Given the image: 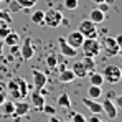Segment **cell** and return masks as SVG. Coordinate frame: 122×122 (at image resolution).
<instances>
[{
	"instance_id": "obj_1",
	"label": "cell",
	"mask_w": 122,
	"mask_h": 122,
	"mask_svg": "<svg viewBox=\"0 0 122 122\" xmlns=\"http://www.w3.org/2000/svg\"><path fill=\"white\" fill-rule=\"evenodd\" d=\"M99 45H101V50L107 55V56H119L121 55V46L116 43V38L114 36H104L101 41H99Z\"/></svg>"
},
{
	"instance_id": "obj_2",
	"label": "cell",
	"mask_w": 122,
	"mask_h": 122,
	"mask_svg": "<svg viewBox=\"0 0 122 122\" xmlns=\"http://www.w3.org/2000/svg\"><path fill=\"white\" fill-rule=\"evenodd\" d=\"M81 48L84 56H89V58H96L101 51V45L97 38H84L81 43Z\"/></svg>"
},
{
	"instance_id": "obj_3",
	"label": "cell",
	"mask_w": 122,
	"mask_h": 122,
	"mask_svg": "<svg viewBox=\"0 0 122 122\" xmlns=\"http://www.w3.org/2000/svg\"><path fill=\"white\" fill-rule=\"evenodd\" d=\"M102 78H104V81L111 82V84H117L122 78V69L119 66H116V64H107L104 68Z\"/></svg>"
},
{
	"instance_id": "obj_4",
	"label": "cell",
	"mask_w": 122,
	"mask_h": 122,
	"mask_svg": "<svg viewBox=\"0 0 122 122\" xmlns=\"http://www.w3.org/2000/svg\"><path fill=\"white\" fill-rule=\"evenodd\" d=\"M63 21V13L60 10H55V8H50L45 12V25L50 26V28H58Z\"/></svg>"
},
{
	"instance_id": "obj_5",
	"label": "cell",
	"mask_w": 122,
	"mask_h": 122,
	"mask_svg": "<svg viewBox=\"0 0 122 122\" xmlns=\"http://www.w3.org/2000/svg\"><path fill=\"white\" fill-rule=\"evenodd\" d=\"M78 31L81 33L84 38H97V25L94 21H91L89 18L82 20L79 23V30Z\"/></svg>"
},
{
	"instance_id": "obj_6",
	"label": "cell",
	"mask_w": 122,
	"mask_h": 122,
	"mask_svg": "<svg viewBox=\"0 0 122 122\" xmlns=\"http://www.w3.org/2000/svg\"><path fill=\"white\" fill-rule=\"evenodd\" d=\"M20 53H21V60L23 61H28L33 55H35V48H33V40L30 36H26L23 40V45L20 48Z\"/></svg>"
},
{
	"instance_id": "obj_7",
	"label": "cell",
	"mask_w": 122,
	"mask_h": 122,
	"mask_svg": "<svg viewBox=\"0 0 122 122\" xmlns=\"http://www.w3.org/2000/svg\"><path fill=\"white\" fill-rule=\"evenodd\" d=\"M31 76H33V86H35V89H38V91L43 89L45 84H46V81H48V76H46L43 71L36 69V68L31 69Z\"/></svg>"
},
{
	"instance_id": "obj_8",
	"label": "cell",
	"mask_w": 122,
	"mask_h": 122,
	"mask_svg": "<svg viewBox=\"0 0 122 122\" xmlns=\"http://www.w3.org/2000/svg\"><path fill=\"white\" fill-rule=\"evenodd\" d=\"M58 43H60V51L64 55V56H66V58H76V55H78L76 48H73V46L66 41V38H64V36H60Z\"/></svg>"
},
{
	"instance_id": "obj_9",
	"label": "cell",
	"mask_w": 122,
	"mask_h": 122,
	"mask_svg": "<svg viewBox=\"0 0 122 122\" xmlns=\"http://www.w3.org/2000/svg\"><path fill=\"white\" fill-rule=\"evenodd\" d=\"M30 107H31V104L30 102H25L18 99V101L15 102V109H13V114H12V117H23V116H26L28 112H30Z\"/></svg>"
},
{
	"instance_id": "obj_10",
	"label": "cell",
	"mask_w": 122,
	"mask_h": 122,
	"mask_svg": "<svg viewBox=\"0 0 122 122\" xmlns=\"http://www.w3.org/2000/svg\"><path fill=\"white\" fill-rule=\"evenodd\" d=\"M102 104V112H106V116L109 117V119H116L117 117V107H116V104H114V101L111 99V97H107L104 102H101Z\"/></svg>"
},
{
	"instance_id": "obj_11",
	"label": "cell",
	"mask_w": 122,
	"mask_h": 122,
	"mask_svg": "<svg viewBox=\"0 0 122 122\" xmlns=\"http://www.w3.org/2000/svg\"><path fill=\"white\" fill-rule=\"evenodd\" d=\"M82 104H84L92 114H101V112H102V104H101V102H97V99L84 97V99H82Z\"/></svg>"
},
{
	"instance_id": "obj_12",
	"label": "cell",
	"mask_w": 122,
	"mask_h": 122,
	"mask_svg": "<svg viewBox=\"0 0 122 122\" xmlns=\"http://www.w3.org/2000/svg\"><path fill=\"white\" fill-rule=\"evenodd\" d=\"M5 89L8 91V94H10L15 101H18V99H20V91H18V82H17V78H12L10 81L7 82Z\"/></svg>"
},
{
	"instance_id": "obj_13",
	"label": "cell",
	"mask_w": 122,
	"mask_h": 122,
	"mask_svg": "<svg viewBox=\"0 0 122 122\" xmlns=\"http://www.w3.org/2000/svg\"><path fill=\"white\" fill-rule=\"evenodd\" d=\"M30 99H31V106H35L38 111H41V107L46 104V99H45V96L41 94L38 89H35L33 92H31V96H30Z\"/></svg>"
},
{
	"instance_id": "obj_14",
	"label": "cell",
	"mask_w": 122,
	"mask_h": 122,
	"mask_svg": "<svg viewBox=\"0 0 122 122\" xmlns=\"http://www.w3.org/2000/svg\"><path fill=\"white\" fill-rule=\"evenodd\" d=\"M66 38V41L73 46V48H81V43H82V40H84V36H82L79 31H71L69 33V36H64Z\"/></svg>"
},
{
	"instance_id": "obj_15",
	"label": "cell",
	"mask_w": 122,
	"mask_h": 122,
	"mask_svg": "<svg viewBox=\"0 0 122 122\" xmlns=\"http://www.w3.org/2000/svg\"><path fill=\"white\" fill-rule=\"evenodd\" d=\"M73 73H74V78H76V79H84V78H87V74H89L81 61H76V63L73 64Z\"/></svg>"
},
{
	"instance_id": "obj_16",
	"label": "cell",
	"mask_w": 122,
	"mask_h": 122,
	"mask_svg": "<svg viewBox=\"0 0 122 122\" xmlns=\"http://www.w3.org/2000/svg\"><path fill=\"white\" fill-rule=\"evenodd\" d=\"M89 20L94 21L96 25H99V23H102V21L106 20V13H104V12H101V10L96 7V8H92V10L89 12Z\"/></svg>"
},
{
	"instance_id": "obj_17",
	"label": "cell",
	"mask_w": 122,
	"mask_h": 122,
	"mask_svg": "<svg viewBox=\"0 0 122 122\" xmlns=\"http://www.w3.org/2000/svg\"><path fill=\"white\" fill-rule=\"evenodd\" d=\"M58 79L60 82H64V84H68V82H73L76 78H74V73H73V69H61L60 71V76H58Z\"/></svg>"
},
{
	"instance_id": "obj_18",
	"label": "cell",
	"mask_w": 122,
	"mask_h": 122,
	"mask_svg": "<svg viewBox=\"0 0 122 122\" xmlns=\"http://www.w3.org/2000/svg\"><path fill=\"white\" fill-rule=\"evenodd\" d=\"M56 104L63 107V109H69L71 107V97H69V94L68 92H61L60 96H58V99H56Z\"/></svg>"
},
{
	"instance_id": "obj_19",
	"label": "cell",
	"mask_w": 122,
	"mask_h": 122,
	"mask_svg": "<svg viewBox=\"0 0 122 122\" xmlns=\"http://www.w3.org/2000/svg\"><path fill=\"white\" fill-rule=\"evenodd\" d=\"M18 43H20V35L17 31H10L3 38V45H7V46H13V45H18Z\"/></svg>"
},
{
	"instance_id": "obj_20",
	"label": "cell",
	"mask_w": 122,
	"mask_h": 122,
	"mask_svg": "<svg viewBox=\"0 0 122 122\" xmlns=\"http://www.w3.org/2000/svg\"><path fill=\"white\" fill-rule=\"evenodd\" d=\"M31 21H33V25L43 26L45 25V12L43 10H35L31 13Z\"/></svg>"
},
{
	"instance_id": "obj_21",
	"label": "cell",
	"mask_w": 122,
	"mask_h": 122,
	"mask_svg": "<svg viewBox=\"0 0 122 122\" xmlns=\"http://www.w3.org/2000/svg\"><path fill=\"white\" fill-rule=\"evenodd\" d=\"M17 82H18V91H20V99H25L28 96V84L23 78H17Z\"/></svg>"
},
{
	"instance_id": "obj_22",
	"label": "cell",
	"mask_w": 122,
	"mask_h": 122,
	"mask_svg": "<svg viewBox=\"0 0 122 122\" xmlns=\"http://www.w3.org/2000/svg\"><path fill=\"white\" fill-rule=\"evenodd\" d=\"M87 94H89L91 99H99V97L102 96V87H101V86H94V84H91L89 89H87Z\"/></svg>"
},
{
	"instance_id": "obj_23",
	"label": "cell",
	"mask_w": 122,
	"mask_h": 122,
	"mask_svg": "<svg viewBox=\"0 0 122 122\" xmlns=\"http://www.w3.org/2000/svg\"><path fill=\"white\" fill-rule=\"evenodd\" d=\"M81 63L84 64V68H86V71H87V73H92V71H96V61H94V58L84 56V58L81 60Z\"/></svg>"
},
{
	"instance_id": "obj_24",
	"label": "cell",
	"mask_w": 122,
	"mask_h": 122,
	"mask_svg": "<svg viewBox=\"0 0 122 122\" xmlns=\"http://www.w3.org/2000/svg\"><path fill=\"white\" fill-rule=\"evenodd\" d=\"M87 76H89V81H91V84H94V86H102V82H104V78H102L101 73H96V71H92V73H89Z\"/></svg>"
},
{
	"instance_id": "obj_25",
	"label": "cell",
	"mask_w": 122,
	"mask_h": 122,
	"mask_svg": "<svg viewBox=\"0 0 122 122\" xmlns=\"http://www.w3.org/2000/svg\"><path fill=\"white\" fill-rule=\"evenodd\" d=\"M2 109H3V116H8V117H12V114H13V109H15V102L13 101H7L2 104Z\"/></svg>"
},
{
	"instance_id": "obj_26",
	"label": "cell",
	"mask_w": 122,
	"mask_h": 122,
	"mask_svg": "<svg viewBox=\"0 0 122 122\" xmlns=\"http://www.w3.org/2000/svg\"><path fill=\"white\" fill-rule=\"evenodd\" d=\"M45 61H46V66L48 68H51V69H55L60 63H58V56H56V53H50L46 58H45Z\"/></svg>"
},
{
	"instance_id": "obj_27",
	"label": "cell",
	"mask_w": 122,
	"mask_h": 122,
	"mask_svg": "<svg viewBox=\"0 0 122 122\" xmlns=\"http://www.w3.org/2000/svg\"><path fill=\"white\" fill-rule=\"evenodd\" d=\"M18 5H20L23 10H28V8H33L35 5H36V2L38 0H15Z\"/></svg>"
},
{
	"instance_id": "obj_28",
	"label": "cell",
	"mask_w": 122,
	"mask_h": 122,
	"mask_svg": "<svg viewBox=\"0 0 122 122\" xmlns=\"http://www.w3.org/2000/svg\"><path fill=\"white\" fill-rule=\"evenodd\" d=\"M0 21H5V23H12V15L8 10H3L0 8Z\"/></svg>"
},
{
	"instance_id": "obj_29",
	"label": "cell",
	"mask_w": 122,
	"mask_h": 122,
	"mask_svg": "<svg viewBox=\"0 0 122 122\" xmlns=\"http://www.w3.org/2000/svg\"><path fill=\"white\" fill-rule=\"evenodd\" d=\"M12 30H10V26H8V23H5V21H2V25H0V38L3 40L8 33H10Z\"/></svg>"
},
{
	"instance_id": "obj_30",
	"label": "cell",
	"mask_w": 122,
	"mask_h": 122,
	"mask_svg": "<svg viewBox=\"0 0 122 122\" xmlns=\"http://www.w3.org/2000/svg\"><path fill=\"white\" fill-rule=\"evenodd\" d=\"M63 5H64V8H68V10H76L78 5H79V2H78V0H64Z\"/></svg>"
},
{
	"instance_id": "obj_31",
	"label": "cell",
	"mask_w": 122,
	"mask_h": 122,
	"mask_svg": "<svg viewBox=\"0 0 122 122\" xmlns=\"http://www.w3.org/2000/svg\"><path fill=\"white\" fill-rule=\"evenodd\" d=\"M21 10H23V8H21L15 0L10 2V5H8V12H15V13H18V12H21Z\"/></svg>"
},
{
	"instance_id": "obj_32",
	"label": "cell",
	"mask_w": 122,
	"mask_h": 122,
	"mask_svg": "<svg viewBox=\"0 0 122 122\" xmlns=\"http://www.w3.org/2000/svg\"><path fill=\"white\" fill-rule=\"evenodd\" d=\"M41 111H43L45 114H48V116H53V114H56V109H55L53 106H50V104H45V106L41 107Z\"/></svg>"
},
{
	"instance_id": "obj_33",
	"label": "cell",
	"mask_w": 122,
	"mask_h": 122,
	"mask_svg": "<svg viewBox=\"0 0 122 122\" xmlns=\"http://www.w3.org/2000/svg\"><path fill=\"white\" fill-rule=\"evenodd\" d=\"M71 121L73 122H86V117L82 114H79V112H73L71 114Z\"/></svg>"
},
{
	"instance_id": "obj_34",
	"label": "cell",
	"mask_w": 122,
	"mask_h": 122,
	"mask_svg": "<svg viewBox=\"0 0 122 122\" xmlns=\"http://www.w3.org/2000/svg\"><path fill=\"white\" fill-rule=\"evenodd\" d=\"M97 8L104 12V13H107L109 12V3H106V2H101V3H97Z\"/></svg>"
},
{
	"instance_id": "obj_35",
	"label": "cell",
	"mask_w": 122,
	"mask_h": 122,
	"mask_svg": "<svg viewBox=\"0 0 122 122\" xmlns=\"http://www.w3.org/2000/svg\"><path fill=\"white\" fill-rule=\"evenodd\" d=\"M48 122H64V121L61 119L60 116H56V114H53V116H50V119H48Z\"/></svg>"
},
{
	"instance_id": "obj_36",
	"label": "cell",
	"mask_w": 122,
	"mask_h": 122,
	"mask_svg": "<svg viewBox=\"0 0 122 122\" xmlns=\"http://www.w3.org/2000/svg\"><path fill=\"white\" fill-rule=\"evenodd\" d=\"M101 119H99V114H92L89 119H86V122H99Z\"/></svg>"
},
{
	"instance_id": "obj_37",
	"label": "cell",
	"mask_w": 122,
	"mask_h": 122,
	"mask_svg": "<svg viewBox=\"0 0 122 122\" xmlns=\"http://www.w3.org/2000/svg\"><path fill=\"white\" fill-rule=\"evenodd\" d=\"M114 104H116V107H117V109H119V107H122V97H121V96H116Z\"/></svg>"
},
{
	"instance_id": "obj_38",
	"label": "cell",
	"mask_w": 122,
	"mask_h": 122,
	"mask_svg": "<svg viewBox=\"0 0 122 122\" xmlns=\"http://www.w3.org/2000/svg\"><path fill=\"white\" fill-rule=\"evenodd\" d=\"M5 99H7V94H5V91H0V106L5 102Z\"/></svg>"
},
{
	"instance_id": "obj_39",
	"label": "cell",
	"mask_w": 122,
	"mask_h": 122,
	"mask_svg": "<svg viewBox=\"0 0 122 122\" xmlns=\"http://www.w3.org/2000/svg\"><path fill=\"white\" fill-rule=\"evenodd\" d=\"M114 38H116V43L121 46V45H122V35H117V36H114Z\"/></svg>"
},
{
	"instance_id": "obj_40",
	"label": "cell",
	"mask_w": 122,
	"mask_h": 122,
	"mask_svg": "<svg viewBox=\"0 0 122 122\" xmlns=\"http://www.w3.org/2000/svg\"><path fill=\"white\" fill-rule=\"evenodd\" d=\"M3 55V40L0 38V56Z\"/></svg>"
},
{
	"instance_id": "obj_41",
	"label": "cell",
	"mask_w": 122,
	"mask_h": 122,
	"mask_svg": "<svg viewBox=\"0 0 122 122\" xmlns=\"http://www.w3.org/2000/svg\"><path fill=\"white\" fill-rule=\"evenodd\" d=\"M92 2H94V3L97 5V3H101V2H104V0H92Z\"/></svg>"
},
{
	"instance_id": "obj_42",
	"label": "cell",
	"mask_w": 122,
	"mask_h": 122,
	"mask_svg": "<svg viewBox=\"0 0 122 122\" xmlns=\"http://www.w3.org/2000/svg\"><path fill=\"white\" fill-rule=\"evenodd\" d=\"M99 122H106V121H99Z\"/></svg>"
},
{
	"instance_id": "obj_43",
	"label": "cell",
	"mask_w": 122,
	"mask_h": 122,
	"mask_svg": "<svg viewBox=\"0 0 122 122\" xmlns=\"http://www.w3.org/2000/svg\"><path fill=\"white\" fill-rule=\"evenodd\" d=\"M0 2H3V0H0Z\"/></svg>"
},
{
	"instance_id": "obj_44",
	"label": "cell",
	"mask_w": 122,
	"mask_h": 122,
	"mask_svg": "<svg viewBox=\"0 0 122 122\" xmlns=\"http://www.w3.org/2000/svg\"><path fill=\"white\" fill-rule=\"evenodd\" d=\"M69 122H73V121H69Z\"/></svg>"
}]
</instances>
